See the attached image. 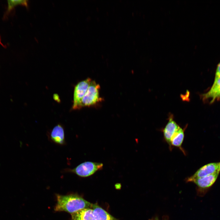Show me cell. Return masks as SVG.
<instances>
[{"label":"cell","instance_id":"6da1fadb","mask_svg":"<svg viewBox=\"0 0 220 220\" xmlns=\"http://www.w3.org/2000/svg\"><path fill=\"white\" fill-rule=\"evenodd\" d=\"M57 203L54 210L56 211H64L71 214L85 208H91L92 204L76 194L66 195L57 194Z\"/></svg>","mask_w":220,"mask_h":220},{"label":"cell","instance_id":"7a4b0ae2","mask_svg":"<svg viewBox=\"0 0 220 220\" xmlns=\"http://www.w3.org/2000/svg\"><path fill=\"white\" fill-rule=\"evenodd\" d=\"M100 85L92 80L82 100L81 108L95 106L103 101V99L100 95Z\"/></svg>","mask_w":220,"mask_h":220},{"label":"cell","instance_id":"3957f363","mask_svg":"<svg viewBox=\"0 0 220 220\" xmlns=\"http://www.w3.org/2000/svg\"><path fill=\"white\" fill-rule=\"evenodd\" d=\"M103 166V164L102 163L87 161L80 164L72 169H65L64 171L75 174L80 177H86L102 169Z\"/></svg>","mask_w":220,"mask_h":220},{"label":"cell","instance_id":"277c9868","mask_svg":"<svg viewBox=\"0 0 220 220\" xmlns=\"http://www.w3.org/2000/svg\"><path fill=\"white\" fill-rule=\"evenodd\" d=\"M92 79L89 78L78 83L75 86L74 92L73 104L72 109L78 110L81 108L82 100L85 95Z\"/></svg>","mask_w":220,"mask_h":220},{"label":"cell","instance_id":"5b68a950","mask_svg":"<svg viewBox=\"0 0 220 220\" xmlns=\"http://www.w3.org/2000/svg\"><path fill=\"white\" fill-rule=\"evenodd\" d=\"M220 173H216L191 180L189 182L195 184L197 187V193L201 195L208 191L216 181Z\"/></svg>","mask_w":220,"mask_h":220},{"label":"cell","instance_id":"8992f818","mask_svg":"<svg viewBox=\"0 0 220 220\" xmlns=\"http://www.w3.org/2000/svg\"><path fill=\"white\" fill-rule=\"evenodd\" d=\"M220 173V161L206 164L198 169L192 176L186 179L187 182L193 179Z\"/></svg>","mask_w":220,"mask_h":220},{"label":"cell","instance_id":"52a82bcc","mask_svg":"<svg viewBox=\"0 0 220 220\" xmlns=\"http://www.w3.org/2000/svg\"><path fill=\"white\" fill-rule=\"evenodd\" d=\"M180 126L177 124L174 119L173 115L169 114L168 121L163 130L164 138L169 146L170 149H172L170 144L171 138Z\"/></svg>","mask_w":220,"mask_h":220},{"label":"cell","instance_id":"ba28073f","mask_svg":"<svg viewBox=\"0 0 220 220\" xmlns=\"http://www.w3.org/2000/svg\"><path fill=\"white\" fill-rule=\"evenodd\" d=\"M220 94V76L215 79L213 84L210 90L207 93L201 95L203 101L211 99L210 103L218 99Z\"/></svg>","mask_w":220,"mask_h":220},{"label":"cell","instance_id":"9c48e42d","mask_svg":"<svg viewBox=\"0 0 220 220\" xmlns=\"http://www.w3.org/2000/svg\"><path fill=\"white\" fill-rule=\"evenodd\" d=\"M51 141L61 145L66 144L64 130L62 126L57 124L52 129L49 135Z\"/></svg>","mask_w":220,"mask_h":220},{"label":"cell","instance_id":"30bf717a","mask_svg":"<svg viewBox=\"0 0 220 220\" xmlns=\"http://www.w3.org/2000/svg\"><path fill=\"white\" fill-rule=\"evenodd\" d=\"M71 215V220H96L91 208H84Z\"/></svg>","mask_w":220,"mask_h":220},{"label":"cell","instance_id":"8fae6325","mask_svg":"<svg viewBox=\"0 0 220 220\" xmlns=\"http://www.w3.org/2000/svg\"><path fill=\"white\" fill-rule=\"evenodd\" d=\"M91 208L96 220H117L97 204H92Z\"/></svg>","mask_w":220,"mask_h":220},{"label":"cell","instance_id":"7c38bea8","mask_svg":"<svg viewBox=\"0 0 220 220\" xmlns=\"http://www.w3.org/2000/svg\"><path fill=\"white\" fill-rule=\"evenodd\" d=\"M184 138V130L180 127L172 136L170 144L171 147L173 146L179 148L185 154V152L182 147Z\"/></svg>","mask_w":220,"mask_h":220},{"label":"cell","instance_id":"4fadbf2b","mask_svg":"<svg viewBox=\"0 0 220 220\" xmlns=\"http://www.w3.org/2000/svg\"><path fill=\"white\" fill-rule=\"evenodd\" d=\"M7 12H9L15 6L21 5L25 6L28 5L27 1L26 0H8V1Z\"/></svg>","mask_w":220,"mask_h":220},{"label":"cell","instance_id":"5bb4252c","mask_svg":"<svg viewBox=\"0 0 220 220\" xmlns=\"http://www.w3.org/2000/svg\"><path fill=\"white\" fill-rule=\"evenodd\" d=\"M219 76H220V62L218 65L215 72V79Z\"/></svg>","mask_w":220,"mask_h":220},{"label":"cell","instance_id":"9a60e30c","mask_svg":"<svg viewBox=\"0 0 220 220\" xmlns=\"http://www.w3.org/2000/svg\"><path fill=\"white\" fill-rule=\"evenodd\" d=\"M53 98L55 100L57 101L58 102H59V101H60L59 96L57 94H54V95Z\"/></svg>","mask_w":220,"mask_h":220},{"label":"cell","instance_id":"2e32d148","mask_svg":"<svg viewBox=\"0 0 220 220\" xmlns=\"http://www.w3.org/2000/svg\"><path fill=\"white\" fill-rule=\"evenodd\" d=\"M155 220H159L157 218H156Z\"/></svg>","mask_w":220,"mask_h":220},{"label":"cell","instance_id":"e0dca14e","mask_svg":"<svg viewBox=\"0 0 220 220\" xmlns=\"http://www.w3.org/2000/svg\"><path fill=\"white\" fill-rule=\"evenodd\" d=\"M220 94L219 95V97H218V99H220Z\"/></svg>","mask_w":220,"mask_h":220}]
</instances>
